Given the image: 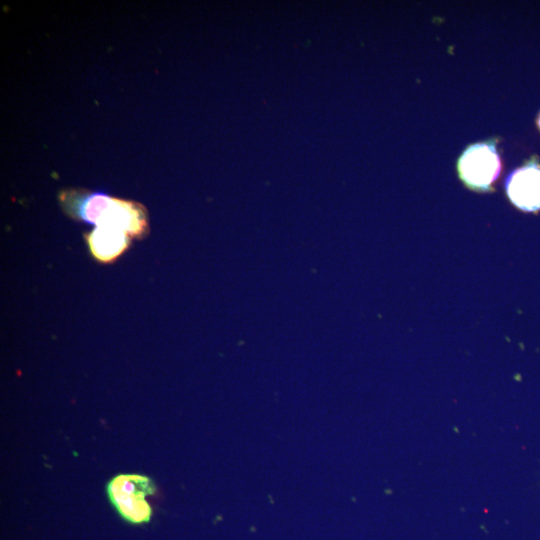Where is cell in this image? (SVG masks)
<instances>
[{
	"label": "cell",
	"mask_w": 540,
	"mask_h": 540,
	"mask_svg": "<svg viewBox=\"0 0 540 540\" xmlns=\"http://www.w3.org/2000/svg\"><path fill=\"white\" fill-rule=\"evenodd\" d=\"M110 501L119 514L131 523L147 522L152 509L146 497L155 493L150 478L137 474H120L107 485Z\"/></svg>",
	"instance_id": "cell-1"
},
{
	"label": "cell",
	"mask_w": 540,
	"mask_h": 540,
	"mask_svg": "<svg viewBox=\"0 0 540 540\" xmlns=\"http://www.w3.org/2000/svg\"><path fill=\"white\" fill-rule=\"evenodd\" d=\"M460 179L470 189L486 192L493 188L501 172V160L493 141L468 146L460 156Z\"/></svg>",
	"instance_id": "cell-2"
},
{
	"label": "cell",
	"mask_w": 540,
	"mask_h": 540,
	"mask_svg": "<svg viewBox=\"0 0 540 540\" xmlns=\"http://www.w3.org/2000/svg\"><path fill=\"white\" fill-rule=\"evenodd\" d=\"M510 201L526 212L540 210V165L529 162L509 174L505 182Z\"/></svg>",
	"instance_id": "cell-3"
},
{
	"label": "cell",
	"mask_w": 540,
	"mask_h": 540,
	"mask_svg": "<svg viewBox=\"0 0 540 540\" xmlns=\"http://www.w3.org/2000/svg\"><path fill=\"white\" fill-rule=\"evenodd\" d=\"M97 226L117 228L131 238H140L148 231L147 214L141 204L113 197Z\"/></svg>",
	"instance_id": "cell-4"
},
{
	"label": "cell",
	"mask_w": 540,
	"mask_h": 540,
	"mask_svg": "<svg viewBox=\"0 0 540 540\" xmlns=\"http://www.w3.org/2000/svg\"><path fill=\"white\" fill-rule=\"evenodd\" d=\"M92 256L101 263H110L121 256L130 246L131 237L124 231L96 226L85 236Z\"/></svg>",
	"instance_id": "cell-5"
},
{
	"label": "cell",
	"mask_w": 540,
	"mask_h": 540,
	"mask_svg": "<svg viewBox=\"0 0 540 540\" xmlns=\"http://www.w3.org/2000/svg\"><path fill=\"white\" fill-rule=\"evenodd\" d=\"M538 125H539V127H540V116H539V118H538Z\"/></svg>",
	"instance_id": "cell-6"
}]
</instances>
